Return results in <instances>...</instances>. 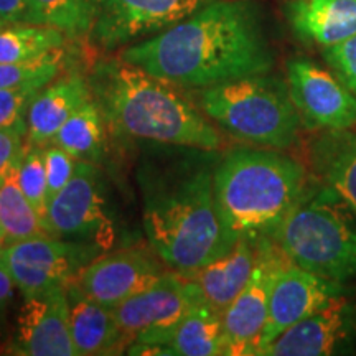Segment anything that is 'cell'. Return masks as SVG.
<instances>
[{"label":"cell","mask_w":356,"mask_h":356,"mask_svg":"<svg viewBox=\"0 0 356 356\" xmlns=\"http://www.w3.org/2000/svg\"><path fill=\"white\" fill-rule=\"evenodd\" d=\"M167 266L152 248L134 246L96 257L71 282L92 300L114 309L154 286L167 273Z\"/></svg>","instance_id":"4fadbf2b"},{"label":"cell","mask_w":356,"mask_h":356,"mask_svg":"<svg viewBox=\"0 0 356 356\" xmlns=\"http://www.w3.org/2000/svg\"><path fill=\"white\" fill-rule=\"evenodd\" d=\"M211 0H91L89 40L102 51L154 37Z\"/></svg>","instance_id":"ba28073f"},{"label":"cell","mask_w":356,"mask_h":356,"mask_svg":"<svg viewBox=\"0 0 356 356\" xmlns=\"http://www.w3.org/2000/svg\"><path fill=\"white\" fill-rule=\"evenodd\" d=\"M203 297L198 284L167 270L154 286L113 309L129 355H163L186 310Z\"/></svg>","instance_id":"52a82bcc"},{"label":"cell","mask_w":356,"mask_h":356,"mask_svg":"<svg viewBox=\"0 0 356 356\" xmlns=\"http://www.w3.org/2000/svg\"><path fill=\"white\" fill-rule=\"evenodd\" d=\"M51 144L60 145L76 160L97 163L104 159L106 121L92 97L63 124Z\"/></svg>","instance_id":"603a6c76"},{"label":"cell","mask_w":356,"mask_h":356,"mask_svg":"<svg viewBox=\"0 0 356 356\" xmlns=\"http://www.w3.org/2000/svg\"><path fill=\"white\" fill-rule=\"evenodd\" d=\"M287 86L302 122L322 131L356 126V96L335 73L307 60L287 61Z\"/></svg>","instance_id":"7c38bea8"},{"label":"cell","mask_w":356,"mask_h":356,"mask_svg":"<svg viewBox=\"0 0 356 356\" xmlns=\"http://www.w3.org/2000/svg\"><path fill=\"white\" fill-rule=\"evenodd\" d=\"M216 150L155 144L137 167L149 246L170 270L191 277L228 252L215 198Z\"/></svg>","instance_id":"6da1fadb"},{"label":"cell","mask_w":356,"mask_h":356,"mask_svg":"<svg viewBox=\"0 0 356 356\" xmlns=\"http://www.w3.org/2000/svg\"><path fill=\"white\" fill-rule=\"evenodd\" d=\"M256 256L257 241L241 238L228 252L208 262L188 279L198 284L204 300L218 314L225 315L228 307L251 279Z\"/></svg>","instance_id":"44dd1931"},{"label":"cell","mask_w":356,"mask_h":356,"mask_svg":"<svg viewBox=\"0 0 356 356\" xmlns=\"http://www.w3.org/2000/svg\"><path fill=\"white\" fill-rule=\"evenodd\" d=\"M273 239L312 274L340 284L356 279V218L322 181L307 184Z\"/></svg>","instance_id":"5b68a950"},{"label":"cell","mask_w":356,"mask_h":356,"mask_svg":"<svg viewBox=\"0 0 356 356\" xmlns=\"http://www.w3.org/2000/svg\"><path fill=\"white\" fill-rule=\"evenodd\" d=\"M310 163L356 218V131H323L310 144Z\"/></svg>","instance_id":"ffe728a7"},{"label":"cell","mask_w":356,"mask_h":356,"mask_svg":"<svg viewBox=\"0 0 356 356\" xmlns=\"http://www.w3.org/2000/svg\"><path fill=\"white\" fill-rule=\"evenodd\" d=\"M63 68L61 48L42 58L20 63H0V89L17 88L32 81H53Z\"/></svg>","instance_id":"83f0119b"},{"label":"cell","mask_w":356,"mask_h":356,"mask_svg":"<svg viewBox=\"0 0 356 356\" xmlns=\"http://www.w3.org/2000/svg\"><path fill=\"white\" fill-rule=\"evenodd\" d=\"M3 243H6V238H3V231H2V226H0V248L3 246Z\"/></svg>","instance_id":"e575fe53"},{"label":"cell","mask_w":356,"mask_h":356,"mask_svg":"<svg viewBox=\"0 0 356 356\" xmlns=\"http://www.w3.org/2000/svg\"><path fill=\"white\" fill-rule=\"evenodd\" d=\"M91 97L88 79L79 73L56 76L30 104L26 113V145L51 144L63 124Z\"/></svg>","instance_id":"e0dca14e"},{"label":"cell","mask_w":356,"mask_h":356,"mask_svg":"<svg viewBox=\"0 0 356 356\" xmlns=\"http://www.w3.org/2000/svg\"><path fill=\"white\" fill-rule=\"evenodd\" d=\"M286 13L297 37L323 50L356 35V0H287Z\"/></svg>","instance_id":"d6986e66"},{"label":"cell","mask_w":356,"mask_h":356,"mask_svg":"<svg viewBox=\"0 0 356 356\" xmlns=\"http://www.w3.org/2000/svg\"><path fill=\"white\" fill-rule=\"evenodd\" d=\"M8 348V353L24 356H76L66 286H51L25 297Z\"/></svg>","instance_id":"9a60e30c"},{"label":"cell","mask_w":356,"mask_h":356,"mask_svg":"<svg viewBox=\"0 0 356 356\" xmlns=\"http://www.w3.org/2000/svg\"><path fill=\"white\" fill-rule=\"evenodd\" d=\"M184 91L213 124L236 139L275 150H286L299 139L300 114L280 78L257 74Z\"/></svg>","instance_id":"8992f818"},{"label":"cell","mask_w":356,"mask_h":356,"mask_svg":"<svg viewBox=\"0 0 356 356\" xmlns=\"http://www.w3.org/2000/svg\"><path fill=\"white\" fill-rule=\"evenodd\" d=\"M323 58L340 81L356 96V35L343 43L325 48Z\"/></svg>","instance_id":"1f68e13d"},{"label":"cell","mask_w":356,"mask_h":356,"mask_svg":"<svg viewBox=\"0 0 356 356\" xmlns=\"http://www.w3.org/2000/svg\"><path fill=\"white\" fill-rule=\"evenodd\" d=\"M26 121L0 129V184L8 173L19 168L26 149Z\"/></svg>","instance_id":"4dcf8cb0"},{"label":"cell","mask_w":356,"mask_h":356,"mask_svg":"<svg viewBox=\"0 0 356 356\" xmlns=\"http://www.w3.org/2000/svg\"><path fill=\"white\" fill-rule=\"evenodd\" d=\"M70 332L76 356L126 353L113 309L84 296L73 282L66 284Z\"/></svg>","instance_id":"ac0fdd59"},{"label":"cell","mask_w":356,"mask_h":356,"mask_svg":"<svg viewBox=\"0 0 356 356\" xmlns=\"http://www.w3.org/2000/svg\"><path fill=\"white\" fill-rule=\"evenodd\" d=\"M163 355L168 356H216L225 355L222 315L204 300L195 302L177 325Z\"/></svg>","instance_id":"7402d4cb"},{"label":"cell","mask_w":356,"mask_h":356,"mask_svg":"<svg viewBox=\"0 0 356 356\" xmlns=\"http://www.w3.org/2000/svg\"><path fill=\"white\" fill-rule=\"evenodd\" d=\"M106 126L129 139L218 150L221 134L186 91L122 58L99 61L88 78Z\"/></svg>","instance_id":"3957f363"},{"label":"cell","mask_w":356,"mask_h":356,"mask_svg":"<svg viewBox=\"0 0 356 356\" xmlns=\"http://www.w3.org/2000/svg\"><path fill=\"white\" fill-rule=\"evenodd\" d=\"M287 257L273 238L257 241L251 279L222 315L225 356L257 355L267 323L269 296L275 274Z\"/></svg>","instance_id":"8fae6325"},{"label":"cell","mask_w":356,"mask_h":356,"mask_svg":"<svg viewBox=\"0 0 356 356\" xmlns=\"http://www.w3.org/2000/svg\"><path fill=\"white\" fill-rule=\"evenodd\" d=\"M345 296V284L323 279L292 264L289 259L284 261L270 289L267 323L257 355L293 323L300 322Z\"/></svg>","instance_id":"5bb4252c"},{"label":"cell","mask_w":356,"mask_h":356,"mask_svg":"<svg viewBox=\"0 0 356 356\" xmlns=\"http://www.w3.org/2000/svg\"><path fill=\"white\" fill-rule=\"evenodd\" d=\"M40 25L61 30L70 38L89 37L92 24L91 0H30Z\"/></svg>","instance_id":"484cf974"},{"label":"cell","mask_w":356,"mask_h":356,"mask_svg":"<svg viewBox=\"0 0 356 356\" xmlns=\"http://www.w3.org/2000/svg\"><path fill=\"white\" fill-rule=\"evenodd\" d=\"M13 286H15V282H13L12 275L8 273V267L2 261V257H0V310L12 297Z\"/></svg>","instance_id":"836d02e7"},{"label":"cell","mask_w":356,"mask_h":356,"mask_svg":"<svg viewBox=\"0 0 356 356\" xmlns=\"http://www.w3.org/2000/svg\"><path fill=\"white\" fill-rule=\"evenodd\" d=\"M15 24L40 25L30 0H0V26Z\"/></svg>","instance_id":"d6a6232c"},{"label":"cell","mask_w":356,"mask_h":356,"mask_svg":"<svg viewBox=\"0 0 356 356\" xmlns=\"http://www.w3.org/2000/svg\"><path fill=\"white\" fill-rule=\"evenodd\" d=\"M101 249L89 243L37 236L2 246L0 257L15 286L29 297L51 286H66Z\"/></svg>","instance_id":"9c48e42d"},{"label":"cell","mask_w":356,"mask_h":356,"mask_svg":"<svg viewBox=\"0 0 356 356\" xmlns=\"http://www.w3.org/2000/svg\"><path fill=\"white\" fill-rule=\"evenodd\" d=\"M17 177H19V185L24 195L29 198V202L32 203V207L37 210L44 225H47L48 184L43 147L26 145L19 170H17Z\"/></svg>","instance_id":"4316f807"},{"label":"cell","mask_w":356,"mask_h":356,"mask_svg":"<svg viewBox=\"0 0 356 356\" xmlns=\"http://www.w3.org/2000/svg\"><path fill=\"white\" fill-rule=\"evenodd\" d=\"M356 335V304L345 297L293 323L264 346L262 356H328Z\"/></svg>","instance_id":"2e32d148"},{"label":"cell","mask_w":356,"mask_h":356,"mask_svg":"<svg viewBox=\"0 0 356 356\" xmlns=\"http://www.w3.org/2000/svg\"><path fill=\"white\" fill-rule=\"evenodd\" d=\"M47 84L48 81H32L17 88L0 89V129L26 121L30 104Z\"/></svg>","instance_id":"f1b7e54d"},{"label":"cell","mask_w":356,"mask_h":356,"mask_svg":"<svg viewBox=\"0 0 356 356\" xmlns=\"http://www.w3.org/2000/svg\"><path fill=\"white\" fill-rule=\"evenodd\" d=\"M44 168H47V184H48V203L65 188L76 170L78 160L73 159L66 150L56 144H48L43 147Z\"/></svg>","instance_id":"f546056e"},{"label":"cell","mask_w":356,"mask_h":356,"mask_svg":"<svg viewBox=\"0 0 356 356\" xmlns=\"http://www.w3.org/2000/svg\"><path fill=\"white\" fill-rule=\"evenodd\" d=\"M119 58L181 89L269 74L275 53L256 0H211Z\"/></svg>","instance_id":"7a4b0ae2"},{"label":"cell","mask_w":356,"mask_h":356,"mask_svg":"<svg viewBox=\"0 0 356 356\" xmlns=\"http://www.w3.org/2000/svg\"><path fill=\"white\" fill-rule=\"evenodd\" d=\"M17 170H12L0 184V226L7 244L22 241V239L50 236L42 218L29 202L19 185Z\"/></svg>","instance_id":"cb8c5ba5"},{"label":"cell","mask_w":356,"mask_h":356,"mask_svg":"<svg viewBox=\"0 0 356 356\" xmlns=\"http://www.w3.org/2000/svg\"><path fill=\"white\" fill-rule=\"evenodd\" d=\"M66 35L50 25L15 24L0 26V63L42 58L65 44Z\"/></svg>","instance_id":"d4e9b609"},{"label":"cell","mask_w":356,"mask_h":356,"mask_svg":"<svg viewBox=\"0 0 356 356\" xmlns=\"http://www.w3.org/2000/svg\"><path fill=\"white\" fill-rule=\"evenodd\" d=\"M307 184L305 167L275 149L229 150L215 168L216 207L228 238H273Z\"/></svg>","instance_id":"277c9868"},{"label":"cell","mask_w":356,"mask_h":356,"mask_svg":"<svg viewBox=\"0 0 356 356\" xmlns=\"http://www.w3.org/2000/svg\"><path fill=\"white\" fill-rule=\"evenodd\" d=\"M47 228L53 238L109 246L113 228L106 215L101 173L95 163L78 160L71 180L48 203Z\"/></svg>","instance_id":"30bf717a"}]
</instances>
